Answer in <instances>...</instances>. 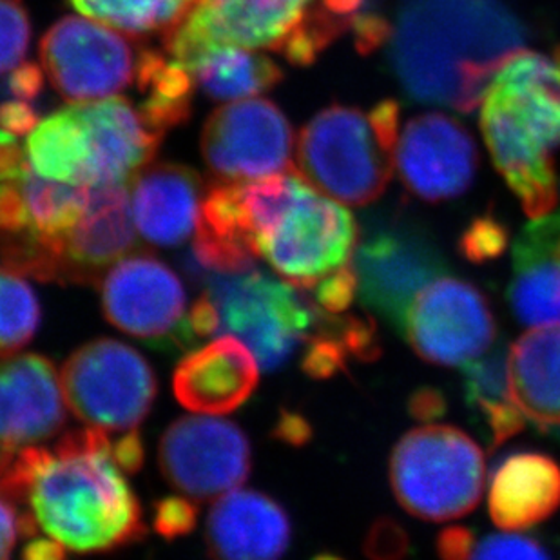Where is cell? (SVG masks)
<instances>
[{
	"instance_id": "681fc988",
	"label": "cell",
	"mask_w": 560,
	"mask_h": 560,
	"mask_svg": "<svg viewBox=\"0 0 560 560\" xmlns=\"http://www.w3.org/2000/svg\"><path fill=\"white\" fill-rule=\"evenodd\" d=\"M276 435L283 439L285 443L303 444L307 441L308 435H311V429L305 423V419L289 413V416L281 418L280 424L276 429Z\"/></svg>"
},
{
	"instance_id": "ac0fdd59",
	"label": "cell",
	"mask_w": 560,
	"mask_h": 560,
	"mask_svg": "<svg viewBox=\"0 0 560 560\" xmlns=\"http://www.w3.org/2000/svg\"><path fill=\"white\" fill-rule=\"evenodd\" d=\"M88 145V187L126 186L153 162L164 135L122 96L74 104Z\"/></svg>"
},
{
	"instance_id": "1f68e13d",
	"label": "cell",
	"mask_w": 560,
	"mask_h": 560,
	"mask_svg": "<svg viewBox=\"0 0 560 560\" xmlns=\"http://www.w3.org/2000/svg\"><path fill=\"white\" fill-rule=\"evenodd\" d=\"M40 303L24 276L0 265V358L26 347L40 325Z\"/></svg>"
},
{
	"instance_id": "d590c367",
	"label": "cell",
	"mask_w": 560,
	"mask_h": 560,
	"mask_svg": "<svg viewBox=\"0 0 560 560\" xmlns=\"http://www.w3.org/2000/svg\"><path fill=\"white\" fill-rule=\"evenodd\" d=\"M153 524L156 534L164 539L175 540L178 537H186L195 532L198 524V506L186 495L160 499L154 504Z\"/></svg>"
},
{
	"instance_id": "f907efd6",
	"label": "cell",
	"mask_w": 560,
	"mask_h": 560,
	"mask_svg": "<svg viewBox=\"0 0 560 560\" xmlns=\"http://www.w3.org/2000/svg\"><path fill=\"white\" fill-rule=\"evenodd\" d=\"M312 560H345L341 557L332 556V553H322V556L314 557Z\"/></svg>"
},
{
	"instance_id": "ab89813d",
	"label": "cell",
	"mask_w": 560,
	"mask_h": 560,
	"mask_svg": "<svg viewBox=\"0 0 560 560\" xmlns=\"http://www.w3.org/2000/svg\"><path fill=\"white\" fill-rule=\"evenodd\" d=\"M32 171L19 137L0 129V182H19Z\"/></svg>"
},
{
	"instance_id": "8992f818",
	"label": "cell",
	"mask_w": 560,
	"mask_h": 560,
	"mask_svg": "<svg viewBox=\"0 0 560 560\" xmlns=\"http://www.w3.org/2000/svg\"><path fill=\"white\" fill-rule=\"evenodd\" d=\"M206 292L220 316L218 332L244 341L264 371H278L307 343L319 322V307L289 281L250 267L240 272H209Z\"/></svg>"
},
{
	"instance_id": "7c38bea8",
	"label": "cell",
	"mask_w": 560,
	"mask_h": 560,
	"mask_svg": "<svg viewBox=\"0 0 560 560\" xmlns=\"http://www.w3.org/2000/svg\"><path fill=\"white\" fill-rule=\"evenodd\" d=\"M107 322L132 338L156 347L182 349L195 343L187 327L184 283L153 254H127L101 280Z\"/></svg>"
},
{
	"instance_id": "277c9868",
	"label": "cell",
	"mask_w": 560,
	"mask_h": 560,
	"mask_svg": "<svg viewBox=\"0 0 560 560\" xmlns=\"http://www.w3.org/2000/svg\"><path fill=\"white\" fill-rule=\"evenodd\" d=\"M399 104L383 101L371 112L325 107L303 127L296 142L303 180L347 206L377 200L396 170Z\"/></svg>"
},
{
	"instance_id": "52a82bcc",
	"label": "cell",
	"mask_w": 560,
	"mask_h": 560,
	"mask_svg": "<svg viewBox=\"0 0 560 560\" xmlns=\"http://www.w3.org/2000/svg\"><path fill=\"white\" fill-rule=\"evenodd\" d=\"M60 381L74 418L107 434L137 430L159 392L148 360L131 345L112 338L93 339L74 350Z\"/></svg>"
},
{
	"instance_id": "d6a6232c",
	"label": "cell",
	"mask_w": 560,
	"mask_h": 560,
	"mask_svg": "<svg viewBox=\"0 0 560 560\" xmlns=\"http://www.w3.org/2000/svg\"><path fill=\"white\" fill-rule=\"evenodd\" d=\"M32 21L22 0H0V74L24 62L32 43Z\"/></svg>"
},
{
	"instance_id": "60d3db41",
	"label": "cell",
	"mask_w": 560,
	"mask_h": 560,
	"mask_svg": "<svg viewBox=\"0 0 560 560\" xmlns=\"http://www.w3.org/2000/svg\"><path fill=\"white\" fill-rule=\"evenodd\" d=\"M40 122L37 109L32 102L10 101L0 102V129L15 137H27Z\"/></svg>"
},
{
	"instance_id": "e0dca14e",
	"label": "cell",
	"mask_w": 560,
	"mask_h": 560,
	"mask_svg": "<svg viewBox=\"0 0 560 560\" xmlns=\"http://www.w3.org/2000/svg\"><path fill=\"white\" fill-rule=\"evenodd\" d=\"M66 407L62 381L46 355L0 358V448L35 446L59 434Z\"/></svg>"
},
{
	"instance_id": "8d00e7d4",
	"label": "cell",
	"mask_w": 560,
	"mask_h": 560,
	"mask_svg": "<svg viewBox=\"0 0 560 560\" xmlns=\"http://www.w3.org/2000/svg\"><path fill=\"white\" fill-rule=\"evenodd\" d=\"M363 551L369 560H407L410 553L407 529L394 518H377L363 540Z\"/></svg>"
},
{
	"instance_id": "7bdbcfd3",
	"label": "cell",
	"mask_w": 560,
	"mask_h": 560,
	"mask_svg": "<svg viewBox=\"0 0 560 560\" xmlns=\"http://www.w3.org/2000/svg\"><path fill=\"white\" fill-rule=\"evenodd\" d=\"M476 545L477 537L470 528L454 526L439 534L435 548L441 560H470Z\"/></svg>"
},
{
	"instance_id": "d6986e66",
	"label": "cell",
	"mask_w": 560,
	"mask_h": 560,
	"mask_svg": "<svg viewBox=\"0 0 560 560\" xmlns=\"http://www.w3.org/2000/svg\"><path fill=\"white\" fill-rule=\"evenodd\" d=\"M259 363L253 350L231 334L192 350L173 374V392L182 407L201 416H225L256 390Z\"/></svg>"
},
{
	"instance_id": "8fae6325",
	"label": "cell",
	"mask_w": 560,
	"mask_h": 560,
	"mask_svg": "<svg viewBox=\"0 0 560 560\" xmlns=\"http://www.w3.org/2000/svg\"><path fill=\"white\" fill-rule=\"evenodd\" d=\"M38 54L55 91L71 104L117 96L137 80L140 54L122 33L88 16L55 22Z\"/></svg>"
},
{
	"instance_id": "30bf717a",
	"label": "cell",
	"mask_w": 560,
	"mask_h": 560,
	"mask_svg": "<svg viewBox=\"0 0 560 560\" xmlns=\"http://www.w3.org/2000/svg\"><path fill=\"white\" fill-rule=\"evenodd\" d=\"M352 267L363 305L402 332L413 300L441 278L446 261L429 234L390 220L366 231L355 247Z\"/></svg>"
},
{
	"instance_id": "83f0119b",
	"label": "cell",
	"mask_w": 560,
	"mask_h": 560,
	"mask_svg": "<svg viewBox=\"0 0 560 560\" xmlns=\"http://www.w3.org/2000/svg\"><path fill=\"white\" fill-rule=\"evenodd\" d=\"M24 148L37 175L69 186L88 187V145L74 104L43 118L27 135Z\"/></svg>"
},
{
	"instance_id": "c3c4849f",
	"label": "cell",
	"mask_w": 560,
	"mask_h": 560,
	"mask_svg": "<svg viewBox=\"0 0 560 560\" xmlns=\"http://www.w3.org/2000/svg\"><path fill=\"white\" fill-rule=\"evenodd\" d=\"M24 560H66V548L51 539H35L22 551Z\"/></svg>"
},
{
	"instance_id": "74e56055",
	"label": "cell",
	"mask_w": 560,
	"mask_h": 560,
	"mask_svg": "<svg viewBox=\"0 0 560 560\" xmlns=\"http://www.w3.org/2000/svg\"><path fill=\"white\" fill-rule=\"evenodd\" d=\"M312 302L328 314H341L358 296V276L352 261L312 287Z\"/></svg>"
},
{
	"instance_id": "f35d334b",
	"label": "cell",
	"mask_w": 560,
	"mask_h": 560,
	"mask_svg": "<svg viewBox=\"0 0 560 560\" xmlns=\"http://www.w3.org/2000/svg\"><path fill=\"white\" fill-rule=\"evenodd\" d=\"M30 231L26 203L19 182H0V234H26Z\"/></svg>"
},
{
	"instance_id": "6da1fadb",
	"label": "cell",
	"mask_w": 560,
	"mask_h": 560,
	"mask_svg": "<svg viewBox=\"0 0 560 560\" xmlns=\"http://www.w3.org/2000/svg\"><path fill=\"white\" fill-rule=\"evenodd\" d=\"M526 43V27L502 0H401L386 44L407 96L468 115Z\"/></svg>"
},
{
	"instance_id": "f546056e",
	"label": "cell",
	"mask_w": 560,
	"mask_h": 560,
	"mask_svg": "<svg viewBox=\"0 0 560 560\" xmlns=\"http://www.w3.org/2000/svg\"><path fill=\"white\" fill-rule=\"evenodd\" d=\"M26 203L30 231L35 238L48 244L59 254L62 264V245L68 234L77 228L90 200L91 187L69 186L62 182L48 180L30 171L19 180ZM66 285V272H63Z\"/></svg>"
},
{
	"instance_id": "9a60e30c",
	"label": "cell",
	"mask_w": 560,
	"mask_h": 560,
	"mask_svg": "<svg viewBox=\"0 0 560 560\" xmlns=\"http://www.w3.org/2000/svg\"><path fill=\"white\" fill-rule=\"evenodd\" d=\"M165 481L192 501H211L247 481L253 466L249 438L217 416H190L170 424L160 439Z\"/></svg>"
},
{
	"instance_id": "f6af8a7d",
	"label": "cell",
	"mask_w": 560,
	"mask_h": 560,
	"mask_svg": "<svg viewBox=\"0 0 560 560\" xmlns=\"http://www.w3.org/2000/svg\"><path fill=\"white\" fill-rule=\"evenodd\" d=\"M113 459L127 474H137L143 465V441L138 430L124 432L117 441H113Z\"/></svg>"
},
{
	"instance_id": "9c48e42d",
	"label": "cell",
	"mask_w": 560,
	"mask_h": 560,
	"mask_svg": "<svg viewBox=\"0 0 560 560\" xmlns=\"http://www.w3.org/2000/svg\"><path fill=\"white\" fill-rule=\"evenodd\" d=\"M358 242L350 211L300 176L285 209L259 238L258 256L291 285L311 291L352 261Z\"/></svg>"
},
{
	"instance_id": "2e32d148",
	"label": "cell",
	"mask_w": 560,
	"mask_h": 560,
	"mask_svg": "<svg viewBox=\"0 0 560 560\" xmlns=\"http://www.w3.org/2000/svg\"><path fill=\"white\" fill-rule=\"evenodd\" d=\"M479 153L470 132L443 113L410 118L399 135L396 167L402 186L419 200H454L470 189Z\"/></svg>"
},
{
	"instance_id": "836d02e7",
	"label": "cell",
	"mask_w": 560,
	"mask_h": 560,
	"mask_svg": "<svg viewBox=\"0 0 560 560\" xmlns=\"http://www.w3.org/2000/svg\"><path fill=\"white\" fill-rule=\"evenodd\" d=\"M508 231L493 217L476 218L460 238V253L474 264L499 258L506 250Z\"/></svg>"
},
{
	"instance_id": "4dcf8cb0",
	"label": "cell",
	"mask_w": 560,
	"mask_h": 560,
	"mask_svg": "<svg viewBox=\"0 0 560 560\" xmlns=\"http://www.w3.org/2000/svg\"><path fill=\"white\" fill-rule=\"evenodd\" d=\"M69 5L91 21L131 35L149 37L173 32L200 0H68Z\"/></svg>"
},
{
	"instance_id": "7dc6e473",
	"label": "cell",
	"mask_w": 560,
	"mask_h": 560,
	"mask_svg": "<svg viewBox=\"0 0 560 560\" xmlns=\"http://www.w3.org/2000/svg\"><path fill=\"white\" fill-rule=\"evenodd\" d=\"M444 410H446V402H444L443 396L432 388L418 390L410 399V412L421 421L441 418Z\"/></svg>"
},
{
	"instance_id": "e575fe53",
	"label": "cell",
	"mask_w": 560,
	"mask_h": 560,
	"mask_svg": "<svg viewBox=\"0 0 560 560\" xmlns=\"http://www.w3.org/2000/svg\"><path fill=\"white\" fill-rule=\"evenodd\" d=\"M470 560H551V557L539 540L528 535L498 534L477 542Z\"/></svg>"
},
{
	"instance_id": "5bb4252c",
	"label": "cell",
	"mask_w": 560,
	"mask_h": 560,
	"mask_svg": "<svg viewBox=\"0 0 560 560\" xmlns=\"http://www.w3.org/2000/svg\"><path fill=\"white\" fill-rule=\"evenodd\" d=\"M402 336L421 360L460 366L487 354L498 336V323L476 285L441 276L413 300Z\"/></svg>"
},
{
	"instance_id": "603a6c76",
	"label": "cell",
	"mask_w": 560,
	"mask_h": 560,
	"mask_svg": "<svg viewBox=\"0 0 560 560\" xmlns=\"http://www.w3.org/2000/svg\"><path fill=\"white\" fill-rule=\"evenodd\" d=\"M508 300L523 325H560V211L535 218L515 240Z\"/></svg>"
},
{
	"instance_id": "44dd1931",
	"label": "cell",
	"mask_w": 560,
	"mask_h": 560,
	"mask_svg": "<svg viewBox=\"0 0 560 560\" xmlns=\"http://www.w3.org/2000/svg\"><path fill=\"white\" fill-rule=\"evenodd\" d=\"M137 244L131 195L126 186L91 187L77 228L63 240L66 283L96 285Z\"/></svg>"
},
{
	"instance_id": "b9f144b4",
	"label": "cell",
	"mask_w": 560,
	"mask_h": 560,
	"mask_svg": "<svg viewBox=\"0 0 560 560\" xmlns=\"http://www.w3.org/2000/svg\"><path fill=\"white\" fill-rule=\"evenodd\" d=\"M44 80H46V73H44L43 66L22 62L19 68L10 71L5 88L10 91L11 98L33 102L43 93Z\"/></svg>"
},
{
	"instance_id": "f1b7e54d",
	"label": "cell",
	"mask_w": 560,
	"mask_h": 560,
	"mask_svg": "<svg viewBox=\"0 0 560 560\" xmlns=\"http://www.w3.org/2000/svg\"><path fill=\"white\" fill-rule=\"evenodd\" d=\"M142 102L138 109L160 135L187 122L195 98V77L184 63L167 59L153 49H143L135 80Z\"/></svg>"
},
{
	"instance_id": "ffe728a7",
	"label": "cell",
	"mask_w": 560,
	"mask_h": 560,
	"mask_svg": "<svg viewBox=\"0 0 560 560\" xmlns=\"http://www.w3.org/2000/svg\"><path fill=\"white\" fill-rule=\"evenodd\" d=\"M291 539L285 508L254 490H233L218 498L207 517L206 542L212 560H280Z\"/></svg>"
},
{
	"instance_id": "7402d4cb",
	"label": "cell",
	"mask_w": 560,
	"mask_h": 560,
	"mask_svg": "<svg viewBox=\"0 0 560 560\" xmlns=\"http://www.w3.org/2000/svg\"><path fill=\"white\" fill-rule=\"evenodd\" d=\"M206 187L187 165L162 162L142 170L131 187L135 228L148 244L178 247L195 236Z\"/></svg>"
},
{
	"instance_id": "484cf974",
	"label": "cell",
	"mask_w": 560,
	"mask_h": 560,
	"mask_svg": "<svg viewBox=\"0 0 560 560\" xmlns=\"http://www.w3.org/2000/svg\"><path fill=\"white\" fill-rule=\"evenodd\" d=\"M196 88L212 101L238 102L275 90L283 71L267 55L240 46H212L186 63Z\"/></svg>"
},
{
	"instance_id": "d4e9b609",
	"label": "cell",
	"mask_w": 560,
	"mask_h": 560,
	"mask_svg": "<svg viewBox=\"0 0 560 560\" xmlns=\"http://www.w3.org/2000/svg\"><path fill=\"white\" fill-rule=\"evenodd\" d=\"M508 377L524 419L560 427V325L523 334L508 350Z\"/></svg>"
},
{
	"instance_id": "ee69618b",
	"label": "cell",
	"mask_w": 560,
	"mask_h": 560,
	"mask_svg": "<svg viewBox=\"0 0 560 560\" xmlns=\"http://www.w3.org/2000/svg\"><path fill=\"white\" fill-rule=\"evenodd\" d=\"M187 327L195 341L212 336L220 330V316L217 305L212 302L207 292L187 312Z\"/></svg>"
},
{
	"instance_id": "cb8c5ba5",
	"label": "cell",
	"mask_w": 560,
	"mask_h": 560,
	"mask_svg": "<svg viewBox=\"0 0 560 560\" xmlns=\"http://www.w3.org/2000/svg\"><path fill=\"white\" fill-rule=\"evenodd\" d=\"M560 508V466L540 452H517L495 466L488 488V512L508 532L528 529Z\"/></svg>"
},
{
	"instance_id": "7a4b0ae2",
	"label": "cell",
	"mask_w": 560,
	"mask_h": 560,
	"mask_svg": "<svg viewBox=\"0 0 560 560\" xmlns=\"http://www.w3.org/2000/svg\"><path fill=\"white\" fill-rule=\"evenodd\" d=\"M113 439L93 427L43 448L33 474L21 534L37 529L77 553H106L148 534L142 508L112 455Z\"/></svg>"
},
{
	"instance_id": "4fadbf2b",
	"label": "cell",
	"mask_w": 560,
	"mask_h": 560,
	"mask_svg": "<svg viewBox=\"0 0 560 560\" xmlns=\"http://www.w3.org/2000/svg\"><path fill=\"white\" fill-rule=\"evenodd\" d=\"M201 154L222 180H259L294 171L296 137L275 102L247 98L218 107L207 118Z\"/></svg>"
},
{
	"instance_id": "3957f363",
	"label": "cell",
	"mask_w": 560,
	"mask_h": 560,
	"mask_svg": "<svg viewBox=\"0 0 560 560\" xmlns=\"http://www.w3.org/2000/svg\"><path fill=\"white\" fill-rule=\"evenodd\" d=\"M481 129L493 164L524 212L556 209L560 186V54H521L508 60L481 102Z\"/></svg>"
},
{
	"instance_id": "5b68a950",
	"label": "cell",
	"mask_w": 560,
	"mask_h": 560,
	"mask_svg": "<svg viewBox=\"0 0 560 560\" xmlns=\"http://www.w3.org/2000/svg\"><path fill=\"white\" fill-rule=\"evenodd\" d=\"M390 485L413 517L454 521L481 501L485 454L457 427L427 424L399 439L390 457Z\"/></svg>"
},
{
	"instance_id": "4316f807",
	"label": "cell",
	"mask_w": 560,
	"mask_h": 560,
	"mask_svg": "<svg viewBox=\"0 0 560 560\" xmlns=\"http://www.w3.org/2000/svg\"><path fill=\"white\" fill-rule=\"evenodd\" d=\"M463 381L466 402L487 432L490 448H498L523 432L526 419L513 402L504 347L468 363Z\"/></svg>"
},
{
	"instance_id": "bcb514c9",
	"label": "cell",
	"mask_w": 560,
	"mask_h": 560,
	"mask_svg": "<svg viewBox=\"0 0 560 560\" xmlns=\"http://www.w3.org/2000/svg\"><path fill=\"white\" fill-rule=\"evenodd\" d=\"M21 534V518L10 502L0 498V560H11Z\"/></svg>"
},
{
	"instance_id": "ba28073f",
	"label": "cell",
	"mask_w": 560,
	"mask_h": 560,
	"mask_svg": "<svg viewBox=\"0 0 560 560\" xmlns=\"http://www.w3.org/2000/svg\"><path fill=\"white\" fill-rule=\"evenodd\" d=\"M317 5L319 0H200L165 35L164 46L184 66L212 46L270 49L296 63Z\"/></svg>"
}]
</instances>
